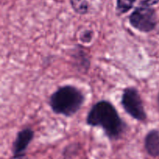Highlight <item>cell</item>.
Wrapping results in <instances>:
<instances>
[{
	"label": "cell",
	"mask_w": 159,
	"mask_h": 159,
	"mask_svg": "<svg viewBox=\"0 0 159 159\" xmlns=\"http://www.w3.org/2000/svg\"><path fill=\"white\" fill-rule=\"evenodd\" d=\"M86 124L102 128L112 141L120 138L127 127L113 103L107 100H100L92 107L87 115Z\"/></svg>",
	"instance_id": "6da1fadb"
},
{
	"label": "cell",
	"mask_w": 159,
	"mask_h": 159,
	"mask_svg": "<svg viewBox=\"0 0 159 159\" xmlns=\"http://www.w3.org/2000/svg\"><path fill=\"white\" fill-rule=\"evenodd\" d=\"M85 95L77 87L66 85L51 94L49 105L55 114L70 117L79 112L85 102Z\"/></svg>",
	"instance_id": "7a4b0ae2"
},
{
	"label": "cell",
	"mask_w": 159,
	"mask_h": 159,
	"mask_svg": "<svg viewBox=\"0 0 159 159\" xmlns=\"http://www.w3.org/2000/svg\"><path fill=\"white\" fill-rule=\"evenodd\" d=\"M121 104L126 113L134 120L140 122H144L147 120L143 101L139 92L134 87L124 89L121 97Z\"/></svg>",
	"instance_id": "3957f363"
},
{
	"label": "cell",
	"mask_w": 159,
	"mask_h": 159,
	"mask_svg": "<svg viewBox=\"0 0 159 159\" xmlns=\"http://www.w3.org/2000/svg\"><path fill=\"white\" fill-rule=\"evenodd\" d=\"M129 22L132 27L140 32H151L155 30L157 25L155 9L151 6L140 5L130 15Z\"/></svg>",
	"instance_id": "277c9868"
},
{
	"label": "cell",
	"mask_w": 159,
	"mask_h": 159,
	"mask_svg": "<svg viewBox=\"0 0 159 159\" xmlns=\"http://www.w3.org/2000/svg\"><path fill=\"white\" fill-rule=\"evenodd\" d=\"M34 132L31 128H24L17 133L16 138L12 144V152L13 155L24 154L28 146L33 141Z\"/></svg>",
	"instance_id": "5b68a950"
},
{
	"label": "cell",
	"mask_w": 159,
	"mask_h": 159,
	"mask_svg": "<svg viewBox=\"0 0 159 159\" xmlns=\"http://www.w3.org/2000/svg\"><path fill=\"white\" fill-rule=\"evenodd\" d=\"M144 148L152 157H159V130H151L144 138Z\"/></svg>",
	"instance_id": "8992f818"
},
{
	"label": "cell",
	"mask_w": 159,
	"mask_h": 159,
	"mask_svg": "<svg viewBox=\"0 0 159 159\" xmlns=\"http://www.w3.org/2000/svg\"><path fill=\"white\" fill-rule=\"evenodd\" d=\"M73 10L78 14L85 15L89 11L88 0H69Z\"/></svg>",
	"instance_id": "52a82bcc"
},
{
	"label": "cell",
	"mask_w": 159,
	"mask_h": 159,
	"mask_svg": "<svg viewBox=\"0 0 159 159\" xmlns=\"http://www.w3.org/2000/svg\"><path fill=\"white\" fill-rule=\"evenodd\" d=\"M137 0H116V11L120 14L127 13L134 6Z\"/></svg>",
	"instance_id": "ba28073f"
},
{
	"label": "cell",
	"mask_w": 159,
	"mask_h": 159,
	"mask_svg": "<svg viewBox=\"0 0 159 159\" xmlns=\"http://www.w3.org/2000/svg\"><path fill=\"white\" fill-rule=\"evenodd\" d=\"M93 31L86 30L83 31V32L81 34L80 40L81 41L83 42V43H90V42L92 41V40H93Z\"/></svg>",
	"instance_id": "9c48e42d"
},
{
	"label": "cell",
	"mask_w": 159,
	"mask_h": 159,
	"mask_svg": "<svg viewBox=\"0 0 159 159\" xmlns=\"http://www.w3.org/2000/svg\"><path fill=\"white\" fill-rule=\"evenodd\" d=\"M159 2V0H141L139 5H143L146 6H151L152 7L155 5L158 4Z\"/></svg>",
	"instance_id": "30bf717a"
},
{
	"label": "cell",
	"mask_w": 159,
	"mask_h": 159,
	"mask_svg": "<svg viewBox=\"0 0 159 159\" xmlns=\"http://www.w3.org/2000/svg\"><path fill=\"white\" fill-rule=\"evenodd\" d=\"M10 159H28V158L25 155V154H22V155H13Z\"/></svg>",
	"instance_id": "8fae6325"
}]
</instances>
